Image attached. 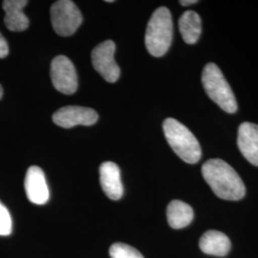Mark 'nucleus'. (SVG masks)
Returning a JSON list of instances; mask_svg holds the SVG:
<instances>
[{
    "mask_svg": "<svg viewBox=\"0 0 258 258\" xmlns=\"http://www.w3.org/2000/svg\"><path fill=\"white\" fill-rule=\"evenodd\" d=\"M205 181L210 184L215 195L224 200L242 199L246 188L238 173L221 159L208 160L202 166Z\"/></svg>",
    "mask_w": 258,
    "mask_h": 258,
    "instance_id": "1",
    "label": "nucleus"
},
{
    "mask_svg": "<svg viewBox=\"0 0 258 258\" xmlns=\"http://www.w3.org/2000/svg\"><path fill=\"white\" fill-rule=\"evenodd\" d=\"M163 129L168 145L183 161L187 164H196L200 161L202 149L189 129L172 118L164 121Z\"/></svg>",
    "mask_w": 258,
    "mask_h": 258,
    "instance_id": "2",
    "label": "nucleus"
},
{
    "mask_svg": "<svg viewBox=\"0 0 258 258\" xmlns=\"http://www.w3.org/2000/svg\"><path fill=\"white\" fill-rule=\"evenodd\" d=\"M173 23L169 10L160 7L148 21L146 32V46L148 53L160 57L166 54L172 42Z\"/></svg>",
    "mask_w": 258,
    "mask_h": 258,
    "instance_id": "3",
    "label": "nucleus"
},
{
    "mask_svg": "<svg viewBox=\"0 0 258 258\" xmlns=\"http://www.w3.org/2000/svg\"><path fill=\"white\" fill-rule=\"evenodd\" d=\"M202 83L208 96L223 110L231 114L237 111L235 96L217 65L208 63L205 66Z\"/></svg>",
    "mask_w": 258,
    "mask_h": 258,
    "instance_id": "4",
    "label": "nucleus"
},
{
    "mask_svg": "<svg viewBox=\"0 0 258 258\" xmlns=\"http://www.w3.org/2000/svg\"><path fill=\"white\" fill-rule=\"evenodd\" d=\"M51 21L57 35L69 37L81 26L83 16L73 1L59 0L51 7Z\"/></svg>",
    "mask_w": 258,
    "mask_h": 258,
    "instance_id": "5",
    "label": "nucleus"
},
{
    "mask_svg": "<svg viewBox=\"0 0 258 258\" xmlns=\"http://www.w3.org/2000/svg\"><path fill=\"white\" fill-rule=\"evenodd\" d=\"M115 50L114 41L106 40L95 47L91 54L94 69L108 83H116L120 78V67L114 58Z\"/></svg>",
    "mask_w": 258,
    "mask_h": 258,
    "instance_id": "6",
    "label": "nucleus"
},
{
    "mask_svg": "<svg viewBox=\"0 0 258 258\" xmlns=\"http://www.w3.org/2000/svg\"><path fill=\"white\" fill-rule=\"evenodd\" d=\"M50 75L58 92L72 95L78 89V75L73 62L65 55H57L52 60Z\"/></svg>",
    "mask_w": 258,
    "mask_h": 258,
    "instance_id": "7",
    "label": "nucleus"
},
{
    "mask_svg": "<svg viewBox=\"0 0 258 258\" xmlns=\"http://www.w3.org/2000/svg\"><path fill=\"white\" fill-rule=\"evenodd\" d=\"M98 113L92 108L83 106H65L53 115L55 124L63 128H71L76 125H93L98 121Z\"/></svg>",
    "mask_w": 258,
    "mask_h": 258,
    "instance_id": "8",
    "label": "nucleus"
},
{
    "mask_svg": "<svg viewBox=\"0 0 258 258\" xmlns=\"http://www.w3.org/2000/svg\"><path fill=\"white\" fill-rule=\"evenodd\" d=\"M25 191L30 202L44 205L49 200V188L42 169L38 166H30L25 177Z\"/></svg>",
    "mask_w": 258,
    "mask_h": 258,
    "instance_id": "9",
    "label": "nucleus"
},
{
    "mask_svg": "<svg viewBox=\"0 0 258 258\" xmlns=\"http://www.w3.org/2000/svg\"><path fill=\"white\" fill-rule=\"evenodd\" d=\"M237 146L242 155L253 166H258V125L243 122L238 128Z\"/></svg>",
    "mask_w": 258,
    "mask_h": 258,
    "instance_id": "10",
    "label": "nucleus"
},
{
    "mask_svg": "<svg viewBox=\"0 0 258 258\" xmlns=\"http://www.w3.org/2000/svg\"><path fill=\"white\" fill-rule=\"evenodd\" d=\"M100 182L102 190L111 200L117 201L122 197L123 186L120 180V168L115 163H102L100 166Z\"/></svg>",
    "mask_w": 258,
    "mask_h": 258,
    "instance_id": "11",
    "label": "nucleus"
},
{
    "mask_svg": "<svg viewBox=\"0 0 258 258\" xmlns=\"http://www.w3.org/2000/svg\"><path fill=\"white\" fill-rule=\"evenodd\" d=\"M28 4L26 0H5L2 8L5 11L4 23L12 32H22L29 27V19L23 9Z\"/></svg>",
    "mask_w": 258,
    "mask_h": 258,
    "instance_id": "12",
    "label": "nucleus"
},
{
    "mask_svg": "<svg viewBox=\"0 0 258 258\" xmlns=\"http://www.w3.org/2000/svg\"><path fill=\"white\" fill-rule=\"evenodd\" d=\"M200 249L202 251L214 256H225L231 249V241L221 231H206L200 238Z\"/></svg>",
    "mask_w": 258,
    "mask_h": 258,
    "instance_id": "13",
    "label": "nucleus"
},
{
    "mask_svg": "<svg viewBox=\"0 0 258 258\" xmlns=\"http://www.w3.org/2000/svg\"><path fill=\"white\" fill-rule=\"evenodd\" d=\"M166 217L172 229H183L194 220V210L188 204L180 200H173L167 206Z\"/></svg>",
    "mask_w": 258,
    "mask_h": 258,
    "instance_id": "14",
    "label": "nucleus"
},
{
    "mask_svg": "<svg viewBox=\"0 0 258 258\" xmlns=\"http://www.w3.org/2000/svg\"><path fill=\"white\" fill-rule=\"evenodd\" d=\"M179 30L185 43H196L202 33L200 16L194 11L184 12L179 19Z\"/></svg>",
    "mask_w": 258,
    "mask_h": 258,
    "instance_id": "15",
    "label": "nucleus"
},
{
    "mask_svg": "<svg viewBox=\"0 0 258 258\" xmlns=\"http://www.w3.org/2000/svg\"><path fill=\"white\" fill-rule=\"evenodd\" d=\"M109 254L111 258H144L138 249L120 242L111 246Z\"/></svg>",
    "mask_w": 258,
    "mask_h": 258,
    "instance_id": "16",
    "label": "nucleus"
},
{
    "mask_svg": "<svg viewBox=\"0 0 258 258\" xmlns=\"http://www.w3.org/2000/svg\"><path fill=\"white\" fill-rule=\"evenodd\" d=\"M13 231V221L8 209L0 201V235L8 236Z\"/></svg>",
    "mask_w": 258,
    "mask_h": 258,
    "instance_id": "17",
    "label": "nucleus"
},
{
    "mask_svg": "<svg viewBox=\"0 0 258 258\" xmlns=\"http://www.w3.org/2000/svg\"><path fill=\"white\" fill-rule=\"evenodd\" d=\"M9 54V46L6 39L0 33V58L6 57Z\"/></svg>",
    "mask_w": 258,
    "mask_h": 258,
    "instance_id": "18",
    "label": "nucleus"
},
{
    "mask_svg": "<svg viewBox=\"0 0 258 258\" xmlns=\"http://www.w3.org/2000/svg\"><path fill=\"white\" fill-rule=\"evenodd\" d=\"M197 2H198L197 0H182V1H180V4L182 6H189L192 4H196Z\"/></svg>",
    "mask_w": 258,
    "mask_h": 258,
    "instance_id": "19",
    "label": "nucleus"
},
{
    "mask_svg": "<svg viewBox=\"0 0 258 258\" xmlns=\"http://www.w3.org/2000/svg\"><path fill=\"white\" fill-rule=\"evenodd\" d=\"M2 97H3V88H2V86L0 84V100L2 99Z\"/></svg>",
    "mask_w": 258,
    "mask_h": 258,
    "instance_id": "20",
    "label": "nucleus"
},
{
    "mask_svg": "<svg viewBox=\"0 0 258 258\" xmlns=\"http://www.w3.org/2000/svg\"><path fill=\"white\" fill-rule=\"evenodd\" d=\"M105 2H108V3H112V2H114V1H113V0H106Z\"/></svg>",
    "mask_w": 258,
    "mask_h": 258,
    "instance_id": "21",
    "label": "nucleus"
}]
</instances>
